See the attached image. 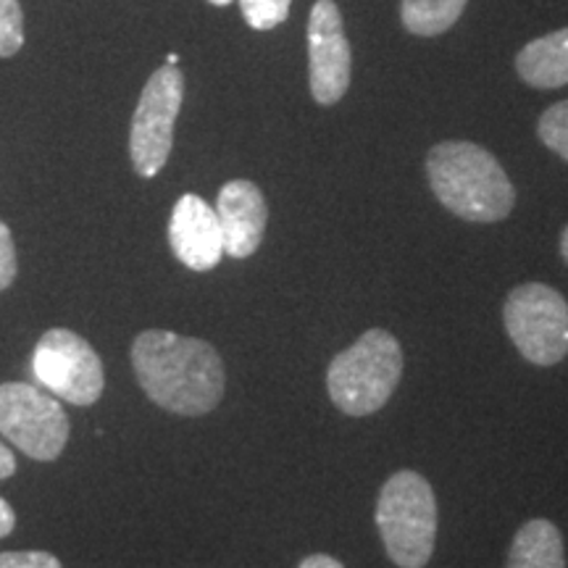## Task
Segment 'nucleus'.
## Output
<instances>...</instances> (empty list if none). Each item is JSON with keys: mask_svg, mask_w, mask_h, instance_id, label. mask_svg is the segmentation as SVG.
<instances>
[{"mask_svg": "<svg viewBox=\"0 0 568 568\" xmlns=\"http://www.w3.org/2000/svg\"><path fill=\"white\" fill-rule=\"evenodd\" d=\"M132 368L145 395L172 414H211L224 397L222 355L205 339L148 329L134 337Z\"/></svg>", "mask_w": 568, "mask_h": 568, "instance_id": "1", "label": "nucleus"}, {"mask_svg": "<svg viewBox=\"0 0 568 568\" xmlns=\"http://www.w3.org/2000/svg\"><path fill=\"white\" fill-rule=\"evenodd\" d=\"M426 176L437 201L466 222H503L516 205V190L506 169L474 142L450 140L432 148Z\"/></svg>", "mask_w": 568, "mask_h": 568, "instance_id": "2", "label": "nucleus"}, {"mask_svg": "<svg viewBox=\"0 0 568 568\" xmlns=\"http://www.w3.org/2000/svg\"><path fill=\"white\" fill-rule=\"evenodd\" d=\"M376 529L389 560L400 568H424L437 542V497L418 471L403 468L379 489Z\"/></svg>", "mask_w": 568, "mask_h": 568, "instance_id": "3", "label": "nucleus"}, {"mask_svg": "<svg viewBox=\"0 0 568 568\" xmlns=\"http://www.w3.org/2000/svg\"><path fill=\"white\" fill-rule=\"evenodd\" d=\"M403 351L385 329H368L326 372L332 403L347 416L376 414L400 385Z\"/></svg>", "mask_w": 568, "mask_h": 568, "instance_id": "4", "label": "nucleus"}, {"mask_svg": "<svg viewBox=\"0 0 568 568\" xmlns=\"http://www.w3.org/2000/svg\"><path fill=\"white\" fill-rule=\"evenodd\" d=\"M510 343L535 366H556L568 355V303L550 284H518L503 305Z\"/></svg>", "mask_w": 568, "mask_h": 568, "instance_id": "5", "label": "nucleus"}, {"mask_svg": "<svg viewBox=\"0 0 568 568\" xmlns=\"http://www.w3.org/2000/svg\"><path fill=\"white\" fill-rule=\"evenodd\" d=\"M184 101V74L180 67H161L142 88L130 130L134 172L151 180L166 166L174 145V124Z\"/></svg>", "mask_w": 568, "mask_h": 568, "instance_id": "6", "label": "nucleus"}, {"mask_svg": "<svg viewBox=\"0 0 568 568\" xmlns=\"http://www.w3.org/2000/svg\"><path fill=\"white\" fill-rule=\"evenodd\" d=\"M0 435L34 460H55L69 443V416L55 395L24 382L0 385Z\"/></svg>", "mask_w": 568, "mask_h": 568, "instance_id": "7", "label": "nucleus"}, {"mask_svg": "<svg viewBox=\"0 0 568 568\" xmlns=\"http://www.w3.org/2000/svg\"><path fill=\"white\" fill-rule=\"evenodd\" d=\"M32 374L48 393L71 403L92 406L105 387L103 361L88 339L71 329H48L32 353Z\"/></svg>", "mask_w": 568, "mask_h": 568, "instance_id": "8", "label": "nucleus"}, {"mask_svg": "<svg viewBox=\"0 0 568 568\" xmlns=\"http://www.w3.org/2000/svg\"><path fill=\"white\" fill-rule=\"evenodd\" d=\"M351 42L335 0H316L308 17L311 95L318 105H335L351 88Z\"/></svg>", "mask_w": 568, "mask_h": 568, "instance_id": "9", "label": "nucleus"}, {"mask_svg": "<svg viewBox=\"0 0 568 568\" xmlns=\"http://www.w3.org/2000/svg\"><path fill=\"white\" fill-rule=\"evenodd\" d=\"M169 245L176 258L193 272H211L224 255V237L216 209L201 195H182L169 219Z\"/></svg>", "mask_w": 568, "mask_h": 568, "instance_id": "10", "label": "nucleus"}, {"mask_svg": "<svg viewBox=\"0 0 568 568\" xmlns=\"http://www.w3.org/2000/svg\"><path fill=\"white\" fill-rule=\"evenodd\" d=\"M216 216L222 226L224 253L232 258H251L264 240L268 205L258 184L247 180L226 182L219 193Z\"/></svg>", "mask_w": 568, "mask_h": 568, "instance_id": "11", "label": "nucleus"}, {"mask_svg": "<svg viewBox=\"0 0 568 568\" xmlns=\"http://www.w3.org/2000/svg\"><path fill=\"white\" fill-rule=\"evenodd\" d=\"M516 71L529 88L556 90L568 84V27L527 42L516 55Z\"/></svg>", "mask_w": 568, "mask_h": 568, "instance_id": "12", "label": "nucleus"}, {"mask_svg": "<svg viewBox=\"0 0 568 568\" xmlns=\"http://www.w3.org/2000/svg\"><path fill=\"white\" fill-rule=\"evenodd\" d=\"M506 568H566L564 535L548 518H531L516 531Z\"/></svg>", "mask_w": 568, "mask_h": 568, "instance_id": "13", "label": "nucleus"}, {"mask_svg": "<svg viewBox=\"0 0 568 568\" xmlns=\"http://www.w3.org/2000/svg\"><path fill=\"white\" fill-rule=\"evenodd\" d=\"M466 3L468 0H403V27L418 38H435L456 24Z\"/></svg>", "mask_w": 568, "mask_h": 568, "instance_id": "14", "label": "nucleus"}, {"mask_svg": "<svg viewBox=\"0 0 568 568\" xmlns=\"http://www.w3.org/2000/svg\"><path fill=\"white\" fill-rule=\"evenodd\" d=\"M537 134L552 153H558L560 159L568 163V101L550 105V109L539 116Z\"/></svg>", "mask_w": 568, "mask_h": 568, "instance_id": "15", "label": "nucleus"}, {"mask_svg": "<svg viewBox=\"0 0 568 568\" xmlns=\"http://www.w3.org/2000/svg\"><path fill=\"white\" fill-rule=\"evenodd\" d=\"M293 0H240V11L253 30L266 32L280 27L290 17Z\"/></svg>", "mask_w": 568, "mask_h": 568, "instance_id": "16", "label": "nucleus"}, {"mask_svg": "<svg viewBox=\"0 0 568 568\" xmlns=\"http://www.w3.org/2000/svg\"><path fill=\"white\" fill-rule=\"evenodd\" d=\"M24 45V17L19 0H0V59H9Z\"/></svg>", "mask_w": 568, "mask_h": 568, "instance_id": "17", "label": "nucleus"}, {"mask_svg": "<svg viewBox=\"0 0 568 568\" xmlns=\"http://www.w3.org/2000/svg\"><path fill=\"white\" fill-rule=\"evenodd\" d=\"M0 568H63V566L53 552L9 550V552H0Z\"/></svg>", "mask_w": 568, "mask_h": 568, "instance_id": "18", "label": "nucleus"}, {"mask_svg": "<svg viewBox=\"0 0 568 568\" xmlns=\"http://www.w3.org/2000/svg\"><path fill=\"white\" fill-rule=\"evenodd\" d=\"M19 274V261H17V245H13L11 230L0 222V293L9 290L13 280Z\"/></svg>", "mask_w": 568, "mask_h": 568, "instance_id": "19", "label": "nucleus"}, {"mask_svg": "<svg viewBox=\"0 0 568 568\" xmlns=\"http://www.w3.org/2000/svg\"><path fill=\"white\" fill-rule=\"evenodd\" d=\"M13 527H17V514H13V508L0 497V537H9Z\"/></svg>", "mask_w": 568, "mask_h": 568, "instance_id": "20", "label": "nucleus"}, {"mask_svg": "<svg viewBox=\"0 0 568 568\" xmlns=\"http://www.w3.org/2000/svg\"><path fill=\"white\" fill-rule=\"evenodd\" d=\"M297 568H345L343 564H339L337 558L332 556H324V552H316V556H308L301 560V566Z\"/></svg>", "mask_w": 568, "mask_h": 568, "instance_id": "21", "label": "nucleus"}, {"mask_svg": "<svg viewBox=\"0 0 568 568\" xmlns=\"http://www.w3.org/2000/svg\"><path fill=\"white\" fill-rule=\"evenodd\" d=\"M13 471H17V458L9 447L0 443V479H9Z\"/></svg>", "mask_w": 568, "mask_h": 568, "instance_id": "22", "label": "nucleus"}, {"mask_svg": "<svg viewBox=\"0 0 568 568\" xmlns=\"http://www.w3.org/2000/svg\"><path fill=\"white\" fill-rule=\"evenodd\" d=\"M560 255H564V261L568 264V226L564 230V234H560Z\"/></svg>", "mask_w": 568, "mask_h": 568, "instance_id": "23", "label": "nucleus"}, {"mask_svg": "<svg viewBox=\"0 0 568 568\" xmlns=\"http://www.w3.org/2000/svg\"><path fill=\"white\" fill-rule=\"evenodd\" d=\"M166 63H172V67H176V63H180V55H176V53L166 55Z\"/></svg>", "mask_w": 568, "mask_h": 568, "instance_id": "24", "label": "nucleus"}, {"mask_svg": "<svg viewBox=\"0 0 568 568\" xmlns=\"http://www.w3.org/2000/svg\"><path fill=\"white\" fill-rule=\"evenodd\" d=\"M209 3H213V6H230L232 0H209Z\"/></svg>", "mask_w": 568, "mask_h": 568, "instance_id": "25", "label": "nucleus"}]
</instances>
